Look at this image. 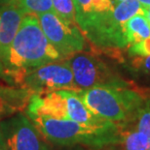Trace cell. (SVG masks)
Segmentation results:
<instances>
[{"label": "cell", "mask_w": 150, "mask_h": 150, "mask_svg": "<svg viewBox=\"0 0 150 150\" xmlns=\"http://www.w3.org/2000/svg\"><path fill=\"white\" fill-rule=\"evenodd\" d=\"M130 46L131 47L128 49V53L130 56L145 57L150 55V37Z\"/></svg>", "instance_id": "obj_15"}, {"label": "cell", "mask_w": 150, "mask_h": 150, "mask_svg": "<svg viewBox=\"0 0 150 150\" xmlns=\"http://www.w3.org/2000/svg\"><path fill=\"white\" fill-rule=\"evenodd\" d=\"M19 85L33 94H46L62 89L78 91L67 59H60L27 70L22 75Z\"/></svg>", "instance_id": "obj_5"}, {"label": "cell", "mask_w": 150, "mask_h": 150, "mask_svg": "<svg viewBox=\"0 0 150 150\" xmlns=\"http://www.w3.org/2000/svg\"><path fill=\"white\" fill-rule=\"evenodd\" d=\"M60 59L65 58L47 39L37 15L27 14L2 65L9 79V84L19 85L25 71Z\"/></svg>", "instance_id": "obj_2"}, {"label": "cell", "mask_w": 150, "mask_h": 150, "mask_svg": "<svg viewBox=\"0 0 150 150\" xmlns=\"http://www.w3.org/2000/svg\"><path fill=\"white\" fill-rule=\"evenodd\" d=\"M43 138L59 146L84 145L93 148L121 142L124 128L115 123L94 127L70 119H60L47 115L28 116Z\"/></svg>", "instance_id": "obj_3"}, {"label": "cell", "mask_w": 150, "mask_h": 150, "mask_svg": "<svg viewBox=\"0 0 150 150\" xmlns=\"http://www.w3.org/2000/svg\"><path fill=\"white\" fill-rule=\"evenodd\" d=\"M37 17L47 39L65 59L85 50L86 40L78 25L65 23L55 13H44Z\"/></svg>", "instance_id": "obj_8"}, {"label": "cell", "mask_w": 150, "mask_h": 150, "mask_svg": "<svg viewBox=\"0 0 150 150\" xmlns=\"http://www.w3.org/2000/svg\"><path fill=\"white\" fill-rule=\"evenodd\" d=\"M136 129L142 133L150 142V101H145L133 121Z\"/></svg>", "instance_id": "obj_14"}, {"label": "cell", "mask_w": 150, "mask_h": 150, "mask_svg": "<svg viewBox=\"0 0 150 150\" xmlns=\"http://www.w3.org/2000/svg\"><path fill=\"white\" fill-rule=\"evenodd\" d=\"M0 131L8 150H51L27 113L0 120Z\"/></svg>", "instance_id": "obj_7"}, {"label": "cell", "mask_w": 150, "mask_h": 150, "mask_svg": "<svg viewBox=\"0 0 150 150\" xmlns=\"http://www.w3.org/2000/svg\"><path fill=\"white\" fill-rule=\"evenodd\" d=\"M124 150H150V142L148 139L136 129L132 128L122 131V139Z\"/></svg>", "instance_id": "obj_11"}, {"label": "cell", "mask_w": 150, "mask_h": 150, "mask_svg": "<svg viewBox=\"0 0 150 150\" xmlns=\"http://www.w3.org/2000/svg\"><path fill=\"white\" fill-rule=\"evenodd\" d=\"M79 29L95 47L123 49L128 46L126 23L143 14L138 0H73Z\"/></svg>", "instance_id": "obj_1"}, {"label": "cell", "mask_w": 150, "mask_h": 150, "mask_svg": "<svg viewBox=\"0 0 150 150\" xmlns=\"http://www.w3.org/2000/svg\"><path fill=\"white\" fill-rule=\"evenodd\" d=\"M0 79H2V81H4L7 82V83H9V79H8L7 75H6L4 67H3L1 61H0Z\"/></svg>", "instance_id": "obj_17"}, {"label": "cell", "mask_w": 150, "mask_h": 150, "mask_svg": "<svg viewBox=\"0 0 150 150\" xmlns=\"http://www.w3.org/2000/svg\"><path fill=\"white\" fill-rule=\"evenodd\" d=\"M14 4L27 14L38 16L44 13H55L52 0H17Z\"/></svg>", "instance_id": "obj_12"}, {"label": "cell", "mask_w": 150, "mask_h": 150, "mask_svg": "<svg viewBox=\"0 0 150 150\" xmlns=\"http://www.w3.org/2000/svg\"><path fill=\"white\" fill-rule=\"evenodd\" d=\"M143 7H150V0H138Z\"/></svg>", "instance_id": "obj_20"}, {"label": "cell", "mask_w": 150, "mask_h": 150, "mask_svg": "<svg viewBox=\"0 0 150 150\" xmlns=\"http://www.w3.org/2000/svg\"><path fill=\"white\" fill-rule=\"evenodd\" d=\"M0 150H8L7 146L5 144V142L3 139V136L1 134V131H0Z\"/></svg>", "instance_id": "obj_18"}, {"label": "cell", "mask_w": 150, "mask_h": 150, "mask_svg": "<svg viewBox=\"0 0 150 150\" xmlns=\"http://www.w3.org/2000/svg\"><path fill=\"white\" fill-rule=\"evenodd\" d=\"M143 15L147 18V21L150 23V7H143Z\"/></svg>", "instance_id": "obj_19"}, {"label": "cell", "mask_w": 150, "mask_h": 150, "mask_svg": "<svg viewBox=\"0 0 150 150\" xmlns=\"http://www.w3.org/2000/svg\"><path fill=\"white\" fill-rule=\"evenodd\" d=\"M52 1L55 14L60 20L69 25H77L73 0H52Z\"/></svg>", "instance_id": "obj_13"}, {"label": "cell", "mask_w": 150, "mask_h": 150, "mask_svg": "<svg viewBox=\"0 0 150 150\" xmlns=\"http://www.w3.org/2000/svg\"><path fill=\"white\" fill-rule=\"evenodd\" d=\"M130 68L132 71L141 74H150V55L145 57H136L131 62Z\"/></svg>", "instance_id": "obj_16"}, {"label": "cell", "mask_w": 150, "mask_h": 150, "mask_svg": "<svg viewBox=\"0 0 150 150\" xmlns=\"http://www.w3.org/2000/svg\"><path fill=\"white\" fill-rule=\"evenodd\" d=\"M27 13L15 4H0V61H3Z\"/></svg>", "instance_id": "obj_9"}, {"label": "cell", "mask_w": 150, "mask_h": 150, "mask_svg": "<svg viewBox=\"0 0 150 150\" xmlns=\"http://www.w3.org/2000/svg\"><path fill=\"white\" fill-rule=\"evenodd\" d=\"M66 59L72 70L74 83L78 91L94 86L127 82L114 74L109 67L95 54L79 52Z\"/></svg>", "instance_id": "obj_6"}, {"label": "cell", "mask_w": 150, "mask_h": 150, "mask_svg": "<svg viewBox=\"0 0 150 150\" xmlns=\"http://www.w3.org/2000/svg\"><path fill=\"white\" fill-rule=\"evenodd\" d=\"M150 37V23L143 14H136L126 23V39L128 46Z\"/></svg>", "instance_id": "obj_10"}, {"label": "cell", "mask_w": 150, "mask_h": 150, "mask_svg": "<svg viewBox=\"0 0 150 150\" xmlns=\"http://www.w3.org/2000/svg\"><path fill=\"white\" fill-rule=\"evenodd\" d=\"M78 94L89 110L122 128L136 120L145 103L142 95L130 88L127 82L81 89Z\"/></svg>", "instance_id": "obj_4"}, {"label": "cell", "mask_w": 150, "mask_h": 150, "mask_svg": "<svg viewBox=\"0 0 150 150\" xmlns=\"http://www.w3.org/2000/svg\"><path fill=\"white\" fill-rule=\"evenodd\" d=\"M17 0H0V4H14Z\"/></svg>", "instance_id": "obj_21"}]
</instances>
